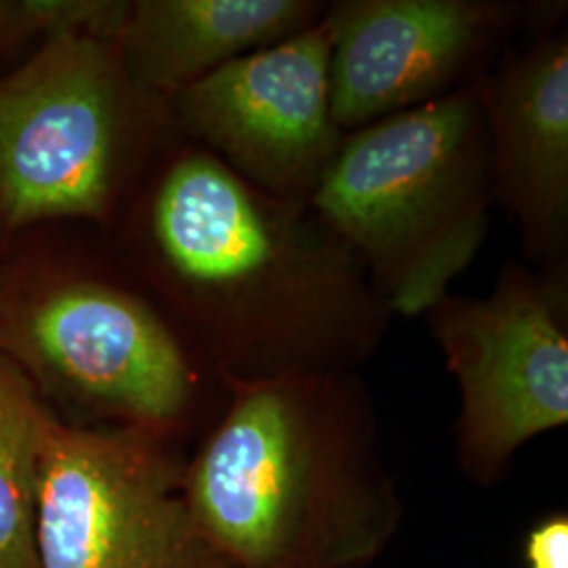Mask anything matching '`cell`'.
Segmentation results:
<instances>
[{
  "label": "cell",
  "instance_id": "277c9868",
  "mask_svg": "<svg viewBox=\"0 0 568 568\" xmlns=\"http://www.w3.org/2000/svg\"><path fill=\"white\" fill-rule=\"evenodd\" d=\"M166 129V103L133 84L116 41L42 42L0 79V224L112 217Z\"/></svg>",
  "mask_w": 568,
  "mask_h": 568
},
{
  "label": "cell",
  "instance_id": "3957f363",
  "mask_svg": "<svg viewBox=\"0 0 568 568\" xmlns=\"http://www.w3.org/2000/svg\"><path fill=\"white\" fill-rule=\"evenodd\" d=\"M493 203L478 82L345 133L307 201L394 318L426 316L447 297L487 241Z\"/></svg>",
  "mask_w": 568,
  "mask_h": 568
},
{
  "label": "cell",
  "instance_id": "52a82bcc",
  "mask_svg": "<svg viewBox=\"0 0 568 568\" xmlns=\"http://www.w3.org/2000/svg\"><path fill=\"white\" fill-rule=\"evenodd\" d=\"M424 318L459 387L457 455L476 483L567 426V270L506 264L487 297L448 293Z\"/></svg>",
  "mask_w": 568,
  "mask_h": 568
},
{
  "label": "cell",
  "instance_id": "30bf717a",
  "mask_svg": "<svg viewBox=\"0 0 568 568\" xmlns=\"http://www.w3.org/2000/svg\"><path fill=\"white\" fill-rule=\"evenodd\" d=\"M478 81L487 121L495 203L523 236L528 265L567 270L568 37L535 23Z\"/></svg>",
  "mask_w": 568,
  "mask_h": 568
},
{
  "label": "cell",
  "instance_id": "5bb4252c",
  "mask_svg": "<svg viewBox=\"0 0 568 568\" xmlns=\"http://www.w3.org/2000/svg\"><path fill=\"white\" fill-rule=\"evenodd\" d=\"M528 568H568V518L549 516L528 532L525 544Z\"/></svg>",
  "mask_w": 568,
  "mask_h": 568
},
{
  "label": "cell",
  "instance_id": "9a60e30c",
  "mask_svg": "<svg viewBox=\"0 0 568 568\" xmlns=\"http://www.w3.org/2000/svg\"><path fill=\"white\" fill-rule=\"evenodd\" d=\"M7 49V42H4V32H2V20H0V51Z\"/></svg>",
  "mask_w": 568,
  "mask_h": 568
},
{
  "label": "cell",
  "instance_id": "8992f818",
  "mask_svg": "<svg viewBox=\"0 0 568 568\" xmlns=\"http://www.w3.org/2000/svg\"><path fill=\"white\" fill-rule=\"evenodd\" d=\"M166 436L55 415L37 490L39 568H230L183 493Z\"/></svg>",
  "mask_w": 568,
  "mask_h": 568
},
{
  "label": "cell",
  "instance_id": "7c38bea8",
  "mask_svg": "<svg viewBox=\"0 0 568 568\" xmlns=\"http://www.w3.org/2000/svg\"><path fill=\"white\" fill-rule=\"evenodd\" d=\"M53 419L30 377L0 352V568H39L37 490Z\"/></svg>",
  "mask_w": 568,
  "mask_h": 568
},
{
  "label": "cell",
  "instance_id": "6da1fadb",
  "mask_svg": "<svg viewBox=\"0 0 568 568\" xmlns=\"http://www.w3.org/2000/svg\"><path fill=\"white\" fill-rule=\"evenodd\" d=\"M182 143L154 173L135 227L183 344L220 379L354 373L394 321L365 265L310 204Z\"/></svg>",
  "mask_w": 568,
  "mask_h": 568
},
{
  "label": "cell",
  "instance_id": "ba28073f",
  "mask_svg": "<svg viewBox=\"0 0 568 568\" xmlns=\"http://www.w3.org/2000/svg\"><path fill=\"white\" fill-rule=\"evenodd\" d=\"M331 47L325 11L302 34L187 87L166 103L171 129L244 182L307 203L345 135L331 114Z\"/></svg>",
  "mask_w": 568,
  "mask_h": 568
},
{
  "label": "cell",
  "instance_id": "7a4b0ae2",
  "mask_svg": "<svg viewBox=\"0 0 568 568\" xmlns=\"http://www.w3.org/2000/svg\"><path fill=\"white\" fill-rule=\"evenodd\" d=\"M224 415L183 471L187 508L230 568H363L398 525L356 373L225 377Z\"/></svg>",
  "mask_w": 568,
  "mask_h": 568
},
{
  "label": "cell",
  "instance_id": "4fadbf2b",
  "mask_svg": "<svg viewBox=\"0 0 568 568\" xmlns=\"http://www.w3.org/2000/svg\"><path fill=\"white\" fill-rule=\"evenodd\" d=\"M129 0H0L4 42H49L63 37L116 41Z\"/></svg>",
  "mask_w": 568,
  "mask_h": 568
},
{
  "label": "cell",
  "instance_id": "9c48e42d",
  "mask_svg": "<svg viewBox=\"0 0 568 568\" xmlns=\"http://www.w3.org/2000/svg\"><path fill=\"white\" fill-rule=\"evenodd\" d=\"M509 0H335L331 114L342 133L480 81L530 23Z\"/></svg>",
  "mask_w": 568,
  "mask_h": 568
},
{
  "label": "cell",
  "instance_id": "5b68a950",
  "mask_svg": "<svg viewBox=\"0 0 568 568\" xmlns=\"http://www.w3.org/2000/svg\"><path fill=\"white\" fill-rule=\"evenodd\" d=\"M0 352L81 426L169 436L187 419L201 371L175 326L121 284L72 278L0 318Z\"/></svg>",
  "mask_w": 568,
  "mask_h": 568
},
{
  "label": "cell",
  "instance_id": "8fae6325",
  "mask_svg": "<svg viewBox=\"0 0 568 568\" xmlns=\"http://www.w3.org/2000/svg\"><path fill=\"white\" fill-rule=\"evenodd\" d=\"M321 0H129L116 44L145 95L169 103L230 61L325 18Z\"/></svg>",
  "mask_w": 568,
  "mask_h": 568
}]
</instances>
